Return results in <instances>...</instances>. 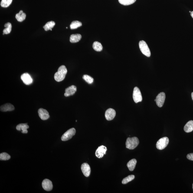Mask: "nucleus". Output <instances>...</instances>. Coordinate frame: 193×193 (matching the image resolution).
Listing matches in <instances>:
<instances>
[{
  "label": "nucleus",
  "mask_w": 193,
  "mask_h": 193,
  "mask_svg": "<svg viewBox=\"0 0 193 193\" xmlns=\"http://www.w3.org/2000/svg\"><path fill=\"white\" fill-rule=\"evenodd\" d=\"M189 12H190V13H191V11H189Z\"/></svg>",
  "instance_id": "nucleus-35"
},
{
  "label": "nucleus",
  "mask_w": 193,
  "mask_h": 193,
  "mask_svg": "<svg viewBox=\"0 0 193 193\" xmlns=\"http://www.w3.org/2000/svg\"><path fill=\"white\" fill-rule=\"evenodd\" d=\"M76 133V130L74 128H71L69 129L62 136V140L63 141H66L69 140L75 135Z\"/></svg>",
  "instance_id": "nucleus-5"
},
{
  "label": "nucleus",
  "mask_w": 193,
  "mask_h": 193,
  "mask_svg": "<svg viewBox=\"0 0 193 193\" xmlns=\"http://www.w3.org/2000/svg\"><path fill=\"white\" fill-rule=\"evenodd\" d=\"M29 128L27 123H21L18 125L16 127V129L18 131H22V133H27L28 131L27 129Z\"/></svg>",
  "instance_id": "nucleus-16"
},
{
  "label": "nucleus",
  "mask_w": 193,
  "mask_h": 193,
  "mask_svg": "<svg viewBox=\"0 0 193 193\" xmlns=\"http://www.w3.org/2000/svg\"><path fill=\"white\" fill-rule=\"evenodd\" d=\"M21 79L24 84L27 85L31 84L33 83V79L28 73H24L21 75Z\"/></svg>",
  "instance_id": "nucleus-11"
},
{
  "label": "nucleus",
  "mask_w": 193,
  "mask_h": 193,
  "mask_svg": "<svg viewBox=\"0 0 193 193\" xmlns=\"http://www.w3.org/2000/svg\"><path fill=\"white\" fill-rule=\"evenodd\" d=\"M116 115V112L114 109L110 108L106 110L105 112V116L107 120L111 121L114 119Z\"/></svg>",
  "instance_id": "nucleus-9"
},
{
  "label": "nucleus",
  "mask_w": 193,
  "mask_h": 193,
  "mask_svg": "<svg viewBox=\"0 0 193 193\" xmlns=\"http://www.w3.org/2000/svg\"><path fill=\"white\" fill-rule=\"evenodd\" d=\"M4 27H5V28L4 29L3 31V34H10L11 33V28H12V25L11 23L8 22L7 23L4 25Z\"/></svg>",
  "instance_id": "nucleus-22"
},
{
  "label": "nucleus",
  "mask_w": 193,
  "mask_h": 193,
  "mask_svg": "<svg viewBox=\"0 0 193 193\" xmlns=\"http://www.w3.org/2000/svg\"><path fill=\"white\" fill-rule=\"evenodd\" d=\"M187 158L190 160L193 161V153L188 154L187 155Z\"/></svg>",
  "instance_id": "nucleus-30"
},
{
  "label": "nucleus",
  "mask_w": 193,
  "mask_h": 193,
  "mask_svg": "<svg viewBox=\"0 0 193 193\" xmlns=\"http://www.w3.org/2000/svg\"><path fill=\"white\" fill-rule=\"evenodd\" d=\"M139 141L137 137H129L127 139L126 148L129 149H133L139 145Z\"/></svg>",
  "instance_id": "nucleus-2"
},
{
  "label": "nucleus",
  "mask_w": 193,
  "mask_h": 193,
  "mask_svg": "<svg viewBox=\"0 0 193 193\" xmlns=\"http://www.w3.org/2000/svg\"><path fill=\"white\" fill-rule=\"evenodd\" d=\"M11 156L5 152H3L0 154V160L2 161L8 160L11 158Z\"/></svg>",
  "instance_id": "nucleus-27"
},
{
  "label": "nucleus",
  "mask_w": 193,
  "mask_h": 193,
  "mask_svg": "<svg viewBox=\"0 0 193 193\" xmlns=\"http://www.w3.org/2000/svg\"><path fill=\"white\" fill-rule=\"evenodd\" d=\"M169 140L168 137H163L160 139L157 142L156 146L157 149L162 150L165 149L169 143Z\"/></svg>",
  "instance_id": "nucleus-4"
},
{
  "label": "nucleus",
  "mask_w": 193,
  "mask_h": 193,
  "mask_svg": "<svg viewBox=\"0 0 193 193\" xmlns=\"http://www.w3.org/2000/svg\"><path fill=\"white\" fill-rule=\"evenodd\" d=\"M55 25V23L54 21H48L45 24V25L44 26V28L46 31H48L52 29Z\"/></svg>",
  "instance_id": "nucleus-23"
},
{
  "label": "nucleus",
  "mask_w": 193,
  "mask_h": 193,
  "mask_svg": "<svg viewBox=\"0 0 193 193\" xmlns=\"http://www.w3.org/2000/svg\"><path fill=\"white\" fill-rule=\"evenodd\" d=\"M12 1V0H1V5L3 7L6 8L9 6Z\"/></svg>",
  "instance_id": "nucleus-29"
},
{
  "label": "nucleus",
  "mask_w": 193,
  "mask_h": 193,
  "mask_svg": "<svg viewBox=\"0 0 193 193\" xmlns=\"http://www.w3.org/2000/svg\"><path fill=\"white\" fill-rule=\"evenodd\" d=\"M82 38V36L79 34H72L70 37V41L72 43L78 42Z\"/></svg>",
  "instance_id": "nucleus-18"
},
{
  "label": "nucleus",
  "mask_w": 193,
  "mask_h": 193,
  "mask_svg": "<svg viewBox=\"0 0 193 193\" xmlns=\"http://www.w3.org/2000/svg\"><path fill=\"white\" fill-rule=\"evenodd\" d=\"M184 130L186 133H190L193 131V121H190L184 126Z\"/></svg>",
  "instance_id": "nucleus-17"
},
{
  "label": "nucleus",
  "mask_w": 193,
  "mask_h": 193,
  "mask_svg": "<svg viewBox=\"0 0 193 193\" xmlns=\"http://www.w3.org/2000/svg\"><path fill=\"white\" fill-rule=\"evenodd\" d=\"M136 0H119V3L124 5H129L134 3Z\"/></svg>",
  "instance_id": "nucleus-25"
},
{
  "label": "nucleus",
  "mask_w": 193,
  "mask_h": 193,
  "mask_svg": "<svg viewBox=\"0 0 193 193\" xmlns=\"http://www.w3.org/2000/svg\"><path fill=\"white\" fill-rule=\"evenodd\" d=\"M135 178V176L134 175H129V176L126 177V178H124L122 181V184H127L128 183L133 180Z\"/></svg>",
  "instance_id": "nucleus-26"
},
{
  "label": "nucleus",
  "mask_w": 193,
  "mask_h": 193,
  "mask_svg": "<svg viewBox=\"0 0 193 193\" xmlns=\"http://www.w3.org/2000/svg\"><path fill=\"white\" fill-rule=\"evenodd\" d=\"M139 48L142 54L147 56V57H150L151 55L150 50L147 44L145 41H141L139 42Z\"/></svg>",
  "instance_id": "nucleus-3"
},
{
  "label": "nucleus",
  "mask_w": 193,
  "mask_h": 193,
  "mask_svg": "<svg viewBox=\"0 0 193 193\" xmlns=\"http://www.w3.org/2000/svg\"><path fill=\"white\" fill-rule=\"evenodd\" d=\"M133 98L134 101L136 103L141 102L142 100V97L140 90L139 88L135 87L134 88Z\"/></svg>",
  "instance_id": "nucleus-6"
},
{
  "label": "nucleus",
  "mask_w": 193,
  "mask_h": 193,
  "mask_svg": "<svg viewBox=\"0 0 193 193\" xmlns=\"http://www.w3.org/2000/svg\"><path fill=\"white\" fill-rule=\"evenodd\" d=\"M93 48L96 51L101 52L103 50V46L100 42H95L93 44Z\"/></svg>",
  "instance_id": "nucleus-21"
},
{
  "label": "nucleus",
  "mask_w": 193,
  "mask_h": 193,
  "mask_svg": "<svg viewBox=\"0 0 193 193\" xmlns=\"http://www.w3.org/2000/svg\"><path fill=\"white\" fill-rule=\"evenodd\" d=\"M83 80H85L89 84H91L94 81V79L90 77V76L88 75H84L83 76Z\"/></svg>",
  "instance_id": "nucleus-28"
},
{
  "label": "nucleus",
  "mask_w": 193,
  "mask_h": 193,
  "mask_svg": "<svg viewBox=\"0 0 193 193\" xmlns=\"http://www.w3.org/2000/svg\"><path fill=\"white\" fill-rule=\"evenodd\" d=\"M76 91H77V87L76 86L72 85L66 89L65 93H64V95L66 97L73 95Z\"/></svg>",
  "instance_id": "nucleus-14"
},
{
  "label": "nucleus",
  "mask_w": 193,
  "mask_h": 193,
  "mask_svg": "<svg viewBox=\"0 0 193 193\" xmlns=\"http://www.w3.org/2000/svg\"><path fill=\"white\" fill-rule=\"evenodd\" d=\"M191 96H192V99L193 101V92H192V93H191Z\"/></svg>",
  "instance_id": "nucleus-32"
},
{
  "label": "nucleus",
  "mask_w": 193,
  "mask_h": 193,
  "mask_svg": "<svg viewBox=\"0 0 193 193\" xmlns=\"http://www.w3.org/2000/svg\"><path fill=\"white\" fill-rule=\"evenodd\" d=\"M107 148L104 145H102L99 147L96 150L95 153L96 156L97 158H101L103 157V155L106 153Z\"/></svg>",
  "instance_id": "nucleus-8"
},
{
  "label": "nucleus",
  "mask_w": 193,
  "mask_h": 193,
  "mask_svg": "<svg viewBox=\"0 0 193 193\" xmlns=\"http://www.w3.org/2000/svg\"><path fill=\"white\" fill-rule=\"evenodd\" d=\"M67 73V70L66 66L62 65L59 68L58 71L54 74L55 80L58 82L62 81L65 78Z\"/></svg>",
  "instance_id": "nucleus-1"
},
{
  "label": "nucleus",
  "mask_w": 193,
  "mask_h": 193,
  "mask_svg": "<svg viewBox=\"0 0 193 193\" xmlns=\"http://www.w3.org/2000/svg\"><path fill=\"white\" fill-rule=\"evenodd\" d=\"M26 15L25 13L23 12L22 11H20L19 13L16 14L15 18L17 21L19 22H21L25 19Z\"/></svg>",
  "instance_id": "nucleus-19"
},
{
  "label": "nucleus",
  "mask_w": 193,
  "mask_h": 193,
  "mask_svg": "<svg viewBox=\"0 0 193 193\" xmlns=\"http://www.w3.org/2000/svg\"><path fill=\"white\" fill-rule=\"evenodd\" d=\"M192 188H193V184H192Z\"/></svg>",
  "instance_id": "nucleus-33"
},
{
  "label": "nucleus",
  "mask_w": 193,
  "mask_h": 193,
  "mask_svg": "<svg viewBox=\"0 0 193 193\" xmlns=\"http://www.w3.org/2000/svg\"><path fill=\"white\" fill-rule=\"evenodd\" d=\"M191 17H192V18H193V11H192V12H191Z\"/></svg>",
  "instance_id": "nucleus-31"
},
{
  "label": "nucleus",
  "mask_w": 193,
  "mask_h": 193,
  "mask_svg": "<svg viewBox=\"0 0 193 193\" xmlns=\"http://www.w3.org/2000/svg\"><path fill=\"white\" fill-rule=\"evenodd\" d=\"M42 186L43 188L47 191H51L53 189V186L52 181L47 179L43 181Z\"/></svg>",
  "instance_id": "nucleus-12"
},
{
  "label": "nucleus",
  "mask_w": 193,
  "mask_h": 193,
  "mask_svg": "<svg viewBox=\"0 0 193 193\" xmlns=\"http://www.w3.org/2000/svg\"><path fill=\"white\" fill-rule=\"evenodd\" d=\"M81 169L83 175L86 177H88L90 176L91 170L90 165L87 163H84L82 164Z\"/></svg>",
  "instance_id": "nucleus-10"
},
{
  "label": "nucleus",
  "mask_w": 193,
  "mask_h": 193,
  "mask_svg": "<svg viewBox=\"0 0 193 193\" xmlns=\"http://www.w3.org/2000/svg\"><path fill=\"white\" fill-rule=\"evenodd\" d=\"M155 102L156 101V99H155Z\"/></svg>",
  "instance_id": "nucleus-34"
},
{
  "label": "nucleus",
  "mask_w": 193,
  "mask_h": 193,
  "mask_svg": "<svg viewBox=\"0 0 193 193\" xmlns=\"http://www.w3.org/2000/svg\"><path fill=\"white\" fill-rule=\"evenodd\" d=\"M82 23L80 21H74L72 22L70 27L71 29H74L81 27Z\"/></svg>",
  "instance_id": "nucleus-24"
},
{
  "label": "nucleus",
  "mask_w": 193,
  "mask_h": 193,
  "mask_svg": "<svg viewBox=\"0 0 193 193\" xmlns=\"http://www.w3.org/2000/svg\"><path fill=\"white\" fill-rule=\"evenodd\" d=\"M166 98L165 94L164 92H161L157 96L156 98V103L158 107H162L165 102Z\"/></svg>",
  "instance_id": "nucleus-7"
},
{
  "label": "nucleus",
  "mask_w": 193,
  "mask_h": 193,
  "mask_svg": "<svg viewBox=\"0 0 193 193\" xmlns=\"http://www.w3.org/2000/svg\"><path fill=\"white\" fill-rule=\"evenodd\" d=\"M38 113L40 118L43 120H47L50 117L48 112L42 108L38 109Z\"/></svg>",
  "instance_id": "nucleus-13"
},
{
  "label": "nucleus",
  "mask_w": 193,
  "mask_h": 193,
  "mask_svg": "<svg viewBox=\"0 0 193 193\" xmlns=\"http://www.w3.org/2000/svg\"><path fill=\"white\" fill-rule=\"evenodd\" d=\"M14 108L13 105L11 103H6L1 106L0 109L2 112L11 111L14 110Z\"/></svg>",
  "instance_id": "nucleus-15"
},
{
  "label": "nucleus",
  "mask_w": 193,
  "mask_h": 193,
  "mask_svg": "<svg viewBox=\"0 0 193 193\" xmlns=\"http://www.w3.org/2000/svg\"><path fill=\"white\" fill-rule=\"evenodd\" d=\"M137 162V161L136 159H135L131 160L128 162L127 166L129 171H132L134 170Z\"/></svg>",
  "instance_id": "nucleus-20"
}]
</instances>
